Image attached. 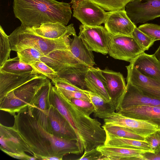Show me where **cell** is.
I'll list each match as a JSON object with an SVG mask.
<instances>
[{
  "label": "cell",
  "mask_w": 160,
  "mask_h": 160,
  "mask_svg": "<svg viewBox=\"0 0 160 160\" xmlns=\"http://www.w3.org/2000/svg\"><path fill=\"white\" fill-rule=\"evenodd\" d=\"M24 116L21 112L15 117L14 130L18 137L27 151L37 159L43 160L52 156L63 157L68 154L78 155L79 150L76 140L56 137L47 131L31 112Z\"/></svg>",
  "instance_id": "1"
},
{
  "label": "cell",
  "mask_w": 160,
  "mask_h": 160,
  "mask_svg": "<svg viewBox=\"0 0 160 160\" xmlns=\"http://www.w3.org/2000/svg\"><path fill=\"white\" fill-rule=\"evenodd\" d=\"M13 7L15 16L25 27L48 22L66 26L72 14L69 3L56 0H13Z\"/></svg>",
  "instance_id": "2"
},
{
  "label": "cell",
  "mask_w": 160,
  "mask_h": 160,
  "mask_svg": "<svg viewBox=\"0 0 160 160\" xmlns=\"http://www.w3.org/2000/svg\"><path fill=\"white\" fill-rule=\"evenodd\" d=\"M76 34L73 28L65 37L53 40L44 38L21 26L17 27L8 38L11 50L16 52L28 47H33L44 56L56 50L70 49V37Z\"/></svg>",
  "instance_id": "3"
},
{
  "label": "cell",
  "mask_w": 160,
  "mask_h": 160,
  "mask_svg": "<svg viewBox=\"0 0 160 160\" xmlns=\"http://www.w3.org/2000/svg\"><path fill=\"white\" fill-rule=\"evenodd\" d=\"M44 76L31 79L8 94L0 101V110L15 116L31 106L36 94L50 80Z\"/></svg>",
  "instance_id": "4"
},
{
  "label": "cell",
  "mask_w": 160,
  "mask_h": 160,
  "mask_svg": "<svg viewBox=\"0 0 160 160\" xmlns=\"http://www.w3.org/2000/svg\"><path fill=\"white\" fill-rule=\"evenodd\" d=\"M73 16L88 26H100L104 23L107 12L89 0H71Z\"/></svg>",
  "instance_id": "5"
},
{
  "label": "cell",
  "mask_w": 160,
  "mask_h": 160,
  "mask_svg": "<svg viewBox=\"0 0 160 160\" xmlns=\"http://www.w3.org/2000/svg\"><path fill=\"white\" fill-rule=\"evenodd\" d=\"M78 36L92 51L103 55L108 53L112 35L102 26H88L82 24Z\"/></svg>",
  "instance_id": "6"
},
{
  "label": "cell",
  "mask_w": 160,
  "mask_h": 160,
  "mask_svg": "<svg viewBox=\"0 0 160 160\" xmlns=\"http://www.w3.org/2000/svg\"><path fill=\"white\" fill-rule=\"evenodd\" d=\"M144 52L132 36L112 35L108 54L114 58L130 62Z\"/></svg>",
  "instance_id": "7"
},
{
  "label": "cell",
  "mask_w": 160,
  "mask_h": 160,
  "mask_svg": "<svg viewBox=\"0 0 160 160\" xmlns=\"http://www.w3.org/2000/svg\"><path fill=\"white\" fill-rule=\"evenodd\" d=\"M125 8L127 15L135 25L160 17V0H133Z\"/></svg>",
  "instance_id": "8"
},
{
  "label": "cell",
  "mask_w": 160,
  "mask_h": 160,
  "mask_svg": "<svg viewBox=\"0 0 160 160\" xmlns=\"http://www.w3.org/2000/svg\"><path fill=\"white\" fill-rule=\"evenodd\" d=\"M103 119L104 123L126 128L144 138L160 128L152 122L125 117L115 112L107 114Z\"/></svg>",
  "instance_id": "9"
},
{
  "label": "cell",
  "mask_w": 160,
  "mask_h": 160,
  "mask_svg": "<svg viewBox=\"0 0 160 160\" xmlns=\"http://www.w3.org/2000/svg\"><path fill=\"white\" fill-rule=\"evenodd\" d=\"M127 82L125 90L115 107L116 112L121 109L133 106H160V99L145 95L130 82Z\"/></svg>",
  "instance_id": "10"
},
{
  "label": "cell",
  "mask_w": 160,
  "mask_h": 160,
  "mask_svg": "<svg viewBox=\"0 0 160 160\" xmlns=\"http://www.w3.org/2000/svg\"><path fill=\"white\" fill-rule=\"evenodd\" d=\"M136 27L127 15L125 10L107 12L104 27L111 35L132 36Z\"/></svg>",
  "instance_id": "11"
},
{
  "label": "cell",
  "mask_w": 160,
  "mask_h": 160,
  "mask_svg": "<svg viewBox=\"0 0 160 160\" xmlns=\"http://www.w3.org/2000/svg\"><path fill=\"white\" fill-rule=\"evenodd\" d=\"M126 67L127 71V81L145 95L160 99V80L142 75L130 63Z\"/></svg>",
  "instance_id": "12"
},
{
  "label": "cell",
  "mask_w": 160,
  "mask_h": 160,
  "mask_svg": "<svg viewBox=\"0 0 160 160\" xmlns=\"http://www.w3.org/2000/svg\"><path fill=\"white\" fill-rule=\"evenodd\" d=\"M44 76L36 71L28 73L17 74L0 70V100L9 92L29 81Z\"/></svg>",
  "instance_id": "13"
},
{
  "label": "cell",
  "mask_w": 160,
  "mask_h": 160,
  "mask_svg": "<svg viewBox=\"0 0 160 160\" xmlns=\"http://www.w3.org/2000/svg\"><path fill=\"white\" fill-rule=\"evenodd\" d=\"M41 60L57 72L70 67L85 65L69 49L54 50L42 57Z\"/></svg>",
  "instance_id": "14"
},
{
  "label": "cell",
  "mask_w": 160,
  "mask_h": 160,
  "mask_svg": "<svg viewBox=\"0 0 160 160\" xmlns=\"http://www.w3.org/2000/svg\"><path fill=\"white\" fill-rule=\"evenodd\" d=\"M100 72L105 81L112 102L115 108L118 101L126 89L125 79L120 72L107 69H100Z\"/></svg>",
  "instance_id": "15"
},
{
  "label": "cell",
  "mask_w": 160,
  "mask_h": 160,
  "mask_svg": "<svg viewBox=\"0 0 160 160\" xmlns=\"http://www.w3.org/2000/svg\"><path fill=\"white\" fill-rule=\"evenodd\" d=\"M52 134L59 138L76 140L77 138L73 128L66 119L53 106L48 111Z\"/></svg>",
  "instance_id": "16"
},
{
  "label": "cell",
  "mask_w": 160,
  "mask_h": 160,
  "mask_svg": "<svg viewBox=\"0 0 160 160\" xmlns=\"http://www.w3.org/2000/svg\"><path fill=\"white\" fill-rule=\"evenodd\" d=\"M117 112L125 117L150 121L160 127V106H133Z\"/></svg>",
  "instance_id": "17"
},
{
  "label": "cell",
  "mask_w": 160,
  "mask_h": 160,
  "mask_svg": "<svg viewBox=\"0 0 160 160\" xmlns=\"http://www.w3.org/2000/svg\"><path fill=\"white\" fill-rule=\"evenodd\" d=\"M130 63L142 75L160 80V61L154 54H148L144 52L133 59Z\"/></svg>",
  "instance_id": "18"
},
{
  "label": "cell",
  "mask_w": 160,
  "mask_h": 160,
  "mask_svg": "<svg viewBox=\"0 0 160 160\" xmlns=\"http://www.w3.org/2000/svg\"><path fill=\"white\" fill-rule=\"evenodd\" d=\"M108 160H143L144 154L148 152L103 145L97 148ZM150 153V152H149Z\"/></svg>",
  "instance_id": "19"
},
{
  "label": "cell",
  "mask_w": 160,
  "mask_h": 160,
  "mask_svg": "<svg viewBox=\"0 0 160 160\" xmlns=\"http://www.w3.org/2000/svg\"><path fill=\"white\" fill-rule=\"evenodd\" d=\"M100 69L98 68L89 67L84 79L86 89L98 94L106 102L112 103Z\"/></svg>",
  "instance_id": "20"
},
{
  "label": "cell",
  "mask_w": 160,
  "mask_h": 160,
  "mask_svg": "<svg viewBox=\"0 0 160 160\" xmlns=\"http://www.w3.org/2000/svg\"><path fill=\"white\" fill-rule=\"evenodd\" d=\"M26 28L38 36L53 40L64 37L74 28L72 23L66 26L58 23L52 22L43 23L40 26Z\"/></svg>",
  "instance_id": "21"
},
{
  "label": "cell",
  "mask_w": 160,
  "mask_h": 160,
  "mask_svg": "<svg viewBox=\"0 0 160 160\" xmlns=\"http://www.w3.org/2000/svg\"><path fill=\"white\" fill-rule=\"evenodd\" d=\"M70 49L72 54L86 66L93 67L95 64L92 51L76 34L73 36Z\"/></svg>",
  "instance_id": "22"
},
{
  "label": "cell",
  "mask_w": 160,
  "mask_h": 160,
  "mask_svg": "<svg viewBox=\"0 0 160 160\" xmlns=\"http://www.w3.org/2000/svg\"><path fill=\"white\" fill-rule=\"evenodd\" d=\"M89 67L84 65L70 67L57 72V74L58 77L83 90H86L84 79Z\"/></svg>",
  "instance_id": "23"
},
{
  "label": "cell",
  "mask_w": 160,
  "mask_h": 160,
  "mask_svg": "<svg viewBox=\"0 0 160 160\" xmlns=\"http://www.w3.org/2000/svg\"><path fill=\"white\" fill-rule=\"evenodd\" d=\"M104 145L118 147L145 150L153 153L148 142L145 140L122 137L106 139Z\"/></svg>",
  "instance_id": "24"
},
{
  "label": "cell",
  "mask_w": 160,
  "mask_h": 160,
  "mask_svg": "<svg viewBox=\"0 0 160 160\" xmlns=\"http://www.w3.org/2000/svg\"><path fill=\"white\" fill-rule=\"evenodd\" d=\"M83 92L88 97L94 107V117L103 119L107 114L115 112V107L111 102H106L98 94L89 90H84Z\"/></svg>",
  "instance_id": "25"
},
{
  "label": "cell",
  "mask_w": 160,
  "mask_h": 160,
  "mask_svg": "<svg viewBox=\"0 0 160 160\" xmlns=\"http://www.w3.org/2000/svg\"><path fill=\"white\" fill-rule=\"evenodd\" d=\"M51 82L49 81L42 86L35 95L31 105L47 114L51 105L49 101V93Z\"/></svg>",
  "instance_id": "26"
},
{
  "label": "cell",
  "mask_w": 160,
  "mask_h": 160,
  "mask_svg": "<svg viewBox=\"0 0 160 160\" xmlns=\"http://www.w3.org/2000/svg\"><path fill=\"white\" fill-rule=\"evenodd\" d=\"M102 127L106 133V139L122 137L143 140L145 138L122 126L104 123Z\"/></svg>",
  "instance_id": "27"
},
{
  "label": "cell",
  "mask_w": 160,
  "mask_h": 160,
  "mask_svg": "<svg viewBox=\"0 0 160 160\" xmlns=\"http://www.w3.org/2000/svg\"><path fill=\"white\" fill-rule=\"evenodd\" d=\"M0 70L17 74L28 73L36 71L31 65L21 61L17 56L6 60L0 67Z\"/></svg>",
  "instance_id": "28"
},
{
  "label": "cell",
  "mask_w": 160,
  "mask_h": 160,
  "mask_svg": "<svg viewBox=\"0 0 160 160\" xmlns=\"http://www.w3.org/2000/svg\"><path fill=\"white\" fill-rule=\"evenodd\" d=\"M17 52L21 61L30 65L34 62L41 61V58L44 56L38 49L32 47L24 48Z\"/></svg>",
  "instance_id": "29"
},
{
  "label": "cell",
  "mask_w": 160,
  "mask_h": 160,
  "mask_svg": "<svg viewBox=\"0 0 160 160\" xmlns=\"http://www.w3.org/2000/svg\"><path fill=\"white\" fill-rule=\"evenodd\" d=\"M108 12L125 10L126 5L133 0H89Z\"/></svg>",
  "instance_id": "30"
},
{
  "label": "cell",
  "mask_w": 160,
  "mask_h": 160,
  "mask_svg": "<svg viewBox=\"0 0 160 160\" xmlns=\"http://www.w3.org/2000/svg\"><path fill=\"white\" fill-rule=\"evenodd\" d=\"M11 50L8 36L0 26V67L9 58Z\"/></svg>",
  "instance_id": "31"
},
{
  "label": "cell",
  "mask_w": 160,
  "mask_h": 160,
  "mask_svg": "<svg viewBox=\"0 0 160 160\" xmlns=\"http://www.w3.org/2000/svg\"><path fill=\"white\" fill-rule=\"evenodd\" d=\"M132 37L144 51L148 50L155 42L152 38L139 29L137 27L133 31Z\"/></svg>",
  "instance_id": "32"
},
{
  "label": "cell",
  "mask_w": 160,
  "mask_h": 160,
  "mask_svg": "<svg viewBox=\"0 0 160 160\" xmlns=\"http://www.w3.org/2000/svg\"><path fill=\"white\" fill-rule=\"evenodd\" d=\"M138 28L152 38L154 42L160 40V25L146 23L139 26Z\"/></svg>",
  "instance_id": "33"
},
{
  "label": "cell",
  "mask_w": 160,
  "mask_h": 160,
  "mask_svg": "<svg viewBox=\"0 0 160 160\" xmlns=\"http://www.w3.org/2000/svg\"><path fill=\"white\" fill-rule=\"evenodd\" d=\"M30 65L37 72L45 75L51 81L58 77L57 72L42 61L34 62Z\"/></svg>",
  "instance_id": "34"
},
{
  "label": "cell",
  "mask_w": 160,
  "mask_h": 160,
  "mask_svg": "<svg viewBox=\"0 0 160 160\" xmlns=\"http://www.w3.org/2000/svg\"><path fill=\"white\" fill-rule=\"evenodd\" d=\"M70 100L80 111L88 116H90L95 112L94 107L91 102L76 98H72Z\"/></svg>",
  "instance_id": "35"
},
{
  "label": "cell",
  "mask_w": 160,
  "mask_h": 160,
  "mask_svg": "<svg viewBox=\"0 0 160 160\" xmlns=\"http://www.w3.org/2000/svg\"><path fill=\"white\" fill-rule=\"evenodd\" d=\"M153 153H160V128L145 138Z\"/></svg>",
  "instance_id": "36"
},
{
  "label": "cell",
  "mask_w": 160,
  "mask_h": 160,
  "mask_svg": "<svg viewBox=\"0 0 160 160\" xmlns=\"http://www.w3.org/2000/svg\"><path fill=\"white\" fill-rule=\"evenodd\" d=\"M52 82L54 86L57 88L84 93V90L73 85L63 78L58 77L52 81Z\"/></svg>",
  "instance_id": "37"
},
{
  "label": "cell",
  "mask_w": 160,
  "mask_h": 160,
  "mask_svg": "<svg viewBox=\"0 0 160 160\" xmlns=\"http://www.w3.org/2000/svg\"><path fill=\"white\" fill-rule=\"evenodd\" d=\"M56 88L66 98L70 100L72 98H76L91 102L88 97L83 92L69 91L62 88Z\"/></svg>",
  "instance_id": "38"
},
{
  "label": "cell",
  "mask_w": 160,
  "mask_h": 160,
  "mask_svg": "<svg viewBox=\"0 0 160 160\" xmlns=\"http://www.w3.org/2000/svg\"><path fill=\"white\" fill-rule=\"evenodd\" d=\"M102 155V153L96 148L88 152H84L82 156L77 160H99Z\"/></svg>",
  "instance_id": "39"
},
{
  "label": "cell",
  "mask_w": 160,
  "mask_h": 160,
  "mask_svg": "<svg viewBox=\"0 0 160 160\" xmlns=\"http://www.w3.org/2000/svg\"><path fill=\"white\" fill-rule=\"evenodd\" d=\"M154 55L156 58L160 61V45L156 50Z\"/></svg>",
  "instance_id": "40"
},
{
  "label": "cell",
  "mask_w": 160,
  "mask_h": 160,
  "mask_svg": "<svg viewBox=\"0 0 160 160\" xmlns=\"http://www.w3.org/2000/svg\"><path fill=\"white\" fill-rule=\"evenodd\" d=\"M62 159L56 156L47 157L44 159V160H59Z\"/></svg>",
  "instance_id": "41"
}]
</instances>
